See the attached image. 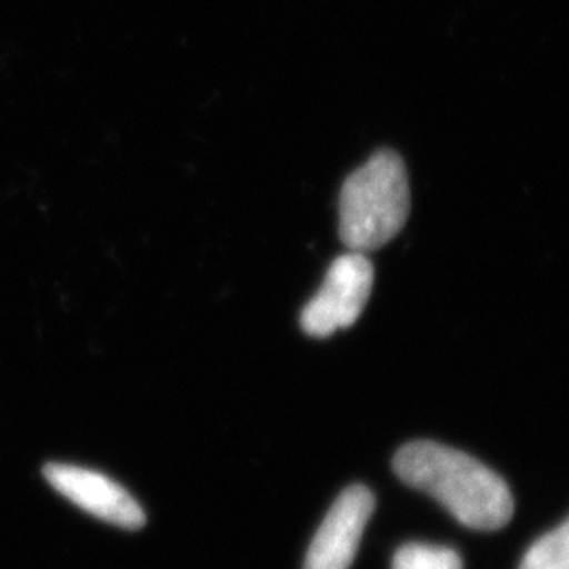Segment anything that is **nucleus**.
<instances>
[{
    "instance_id": "nucleus-6",
    "label": "nucleus",
    "mask_w": 569,
    "mask_h": 569,
    "mask_svg": "<svg viewBox=\"0 0 569 569\" xmlns=\"http://www.w3.org/2000/svg\"><path fill=\"white\" fill-rule=\"evenodd\" d=\"M519 569H569V519L533 542Z\"/></svg>"
},
{
    "instance_id": "nucleus-3",
    "label": "nucleus",
    "mask_w": 569,
    "mask_h": 569,
    "mask_svg": "<svg viewBox=\"0 0 569 569\" xmlns=\"http://www.w3.org/2000/svg\"><path fill=\"white\" fill-rule=\"evenodd\" d=\"M371 287L373 266L366 253L346 251L329 266L321 289L302 310V329L312 338H329L352 326L363 315Z\"/></svg>"
},
{
    "instance_id": "nucleus-4",
    "label": "nucleus",
    "mask_w": 569,
    "mask_h": 569,
    "mask_svg": "<svg viewBox=\"0 0 569 569\" xmlns=\"http://www.w3.org/2000/svg\"><path fill=\"white\" fill-rule=\"evenodd\" d=\"M44 477L63 498L106 523L122 529H138L146 523V515L138 500L96 470L72 465H47Z\"/></svg>"
},
{
    "instance_id": "nucleus-1",
    "label": "nucleus",
    "mask_w": 569,
    "mask_h": 569,
    "mask_svg": "<svg viewBox=\"0 0 569 569\" xmlns=\"http://www.w3.org/2000/svg\"><path fill=\"white\" fill-rule=\"evenodd\" d=\"M397 477L432 496L465 526L481 531L505 528L515 500L507 481L465 451L435 441H413L397 451Z\"/></svg>"
},
{
    "instance_id": "nucleus-2",
    "label": "nucleus",
    "mask_w": 569,
    "mask_h": 569,
    "mask_svg": "<svg viewBox=\"0 0 569 569\" xmlns=\"http://www.w3.org/2000/svg\"><path fill=\"white\" fill-rule=\"evenodd\" d=\"M409 182L401 157L380 150L342 186L340 239L348 251L367 253L392 241L409 218Z\"/></svg>"
},
{
    "instance_id": "nucleus-5",
    "label": "nucleus",
    "mask_w": 569,
    "mask_h": 569,
    "mask_svg": "<svg viewBox=\"0 0 569 569\" xmlns=\"http://www.w3.org/2000/svg\"><path fill=\"white\" fill-rule=\"evenodd\" d=\"M376 500L366 486L346 488L306 552L305 569H348L352 566Z\"/></svg>"
},
{
    "instance_id": "nucleus-7",
    "label": "nucleus",
    "mask_w": 569,
    "mask_h": 569,
    "mask_svg": "<svg viewBox=\"0 0 569 569\" xmlns=\"http://www.w3.org/2000/svg\"><path fill=\"white\" fill-rule=\"evenodd\" d=\"M392 569H462V559L453 549L406 545L397 550Z\"/></svg>"
}]
</instances>
